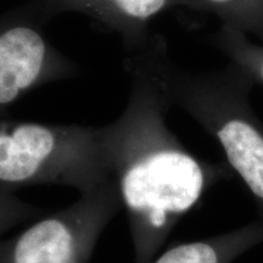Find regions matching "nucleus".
Wrapping results in <instances>:
<instances>
[{"label": "nucleus", "mask_w": 263, "mask_h": 263, "mask_svg": "<svg viewBox=\"0 0 263 263\" xmlns=\"http://www.w3.org/2000/svg\"><path fill=\"white\" fill-rule=\"evenodd\" d=\"M132 78L122 114L101 126L111 173L129 227L134 263H151L218 172L190 154L167 124L172 104L147 54L127 64Z\"/></svg>", "instance_id": "obj_1"}, {"label": "nucleus", "mask_w": 263, "mask_h": 263, "mask_svg": "<svg viewBox=\"0 0 263 263\" xmlns=\"http://www.w3.org/2000/svg\"><path fill=\"white\" fill-rule=\"evenodd\" d=\"M111 178L101 127L0 123V183L67 186L85 194Z\"/></svg>", "instance_id": "obj_2"}, {"label": "nucleus", "mask_w": 263, "mask_h": 263, "mask_svg": "<svg viewBox=\"0 0 263 263\" xmlns=\"http://www.w3.org/2000/svg\"><path fill=\"white\" fill-rule=\"evenodd\" d=\"M170 100L213 136L227 160L263 203V127L252 112L245 85L224 72L190 73L172 67L162 49L147 50Z\"/></svg>", "instance_id": "obj_3"}, {"label": "nucleus", "mask_w": 263, "mask_h": 263, "mask_svg": "<svg viewBox=\"0 0 263 263\" xmlns=\"http://www.w3.org/2000/svg\"><path fill=\"white\" fill-rule=\"evenodd\" d=\"M123 209L111 178L70 206L45 213L3 251L2 263H89L99 239Z\"/></svg>", "instance_id": "obj_4"}, {"label": "nucleus", "mask_w": 263, "mask_h": 263, "mask_svg": "<svg viewBox=\"0 0 263 263\" xmlns=\"http://www.w3.org/2000/svg\"><path fill=\"white\" fill-rule=\"evenodd\" d=\"M37 10L0 24V108L28 91L74 74L73 62L49 42Z\"/></svg>", "instance_id": "obj_5"}, {"label": "nucleus", "mask_w": 263, "mask_h": 263, "mask_svg": "<svg viewBox=\"0 0 263 263\" xmlns=\"http://www.w3.org/2000/svg\"><path fill=\"white\" fill-rule=\"evenodd\" d=\"M185 8L186 0H37L34 9L43 18L60 14L87 16L123 38L127 47L143 48L149 25L167 10Z\"/></svg>", "instance_id": "obj_6"}, {"label": "nucleus", "mask_w": 263, "mask_h": 263, "mask_svg": "<svg viewBox=\"0 0 263 263\" xmlns=\"http://www.w3.org/2000/svg\"><path fill=\"white\" fill-rule=\"evenodd\" d=\"M185 8L216 16L221 27L263 39V0H186Z\"/></svg>", "instance_id": "obj_7"}, {"label": "nucleus", "mask_w": 263, "mask_h": 263, "mask_svg": "<svg viewBox=\"0 0 263 263\" xmlns=\"http://www.w3.org/2000/svg\"><path fill=\"white\" fill-rule=\"evenodd\" d=\"M242 250L239 236L229 233L176 245L151 263H230Z\"/></svg>", "instance_id": "obj_8"}, {"label": "nucleus", "mask_w": 263, "mask_h": 263, "mask_svg": "<svg viewBox=\"0 0 263 263\" xmlns=\"http://www.w3.org/2000/svg\"><path fill=\"white\" fill-rule=\"evenodd\" d=\"M217 44L239 71L263 84V45L224 27L217 34Z\"/></svg>", "instance_id": "obj_9"}, {"label": "nucleus", "mask_w": 263, "mask_h": 263, "mask_svg": "<svg viewBox=\"0 0 263 263\" xmlns=\"http://www.w3.org/2000/svg\"><path fill=\"white\" fill-rule=\"evenodd\" d=\"M45 213L47 211L37 205L15 201V200L0 203V219L4 221H12L15 223L35 221Z\"/></svg>", "instance_id": "obj_10"}]
</instances>
